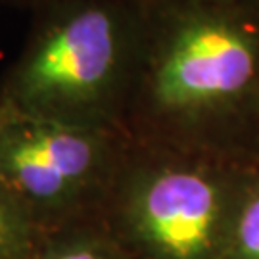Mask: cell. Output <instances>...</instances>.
<instances>
[{
  "label": "cell",
  "mask_w": 259,
  "mask_h": 259,
  "mask_svg": "<svg viewBox=\"0 0 259 259\" xmlns=\"http://www.w3.org/2000/svg\"><path fill=\"white\" fill-rule=\"evenodd\" d=\"M123 129L234 163L259 154V0H144Z\"/></svg>",
  "instance_id": "obj_1"
},
{
  "label": "cell",
  "mask_w": 259,
  "mask_h": 259,
  "mask_svg": "<svg viewBox=\"0 0 259 259\" xmlns=\"http://www.w3.org/2000/svg\"><path fill=\"white\" fill-rule=\"evenodd\" d=\"M144 37V0H62L33 12L0 81V106L75 127L125 131Z\"/></svg>",
  "instance_id": "obj_2"
},
{
  "label": "cell",
  "mask_w": 259,
  "mask_h": 259,
  "mask_svg": "<svg viewBox=\"0 0 259 259\" xmlns=\"http://www.w3.org/2000/svg\"><path fill=\"white\" fill-rule=\"evenodd\" d=\"M250 169L127 140L108 194L119 231L157 259H211L227 248Z\"/></svg>",
  "instance_id": "obj_3"
},
{
  "label": "cell",
  "mask_w": 259,
  "mask_h": 259,
  "mask_svg": "<svg viewBox=\"0 0 259 259\" xmlns=\"http://www.w3.org/2000/svg\"><path fill=\"white\" fill-rule=\"evenodd\" d=\"M127 133L29 117L0 106V183L48 225L106 202Z\"/></svg>",
  "instance_id": "obj_4"
},
{
  "label": "cell",
  "mask_w": 259,
  "mask_h": 259,
  "mask_svg": "<svg viewBox=\"0 0 259 259\" xmlns=\"http://www.w3.org/2000/svg\"><path fill=\"white\" fill-rule=\"evenodd\" d=\"M38 231L37 219L0 183V259H21L33 248Z\"/></svg>",
  "instance_id": "obj_5"
},
{
  "label": "cell",
  "mask_w": 259,
  "mask_h": 259,
  "mask_svg": "<svg viewBox=\"0 0 259 259\" xmlns=\"http://www.w3.org/2000/svg\"><path fill=\"white\" fill-rule=\"evenodd\" d=\"M227 250L236 259H259V169L250 171L244 183Z\"/></svg>",
  "instance_id": "obj_6"
},
{
  "label": "cell",
  "mask_w": 259,
  "mask_h": 259,
  "mask_svg": "<svg viewBox=\"0 0 259 259\" xmlns=\"http://www.w3.org/2000/svg\"><path fill=\"white\" fill-rule=\"evenodd\" d=\"M42 259H117L108 240L93 234H75V238L56 242Z\"/></svg>",
  "instance_id": "obj_7"
},
{
  "label": "cell",
  "mask_w": 259,
  "mask_h": 259,
  "mask_svg": "<svg viewBox=\"0 0 259 259\" xmlns=\"http://www.w3.org/2000/svg\"><path fill=\"white\" fill-rule=\"evenodd\" d=\"M56 2H62V0H0V4H6V6H18V8H29L31 12H37L47 6H52Z\"/></svg>",
  "instance_id": "obj_8"
}]
</instances>
